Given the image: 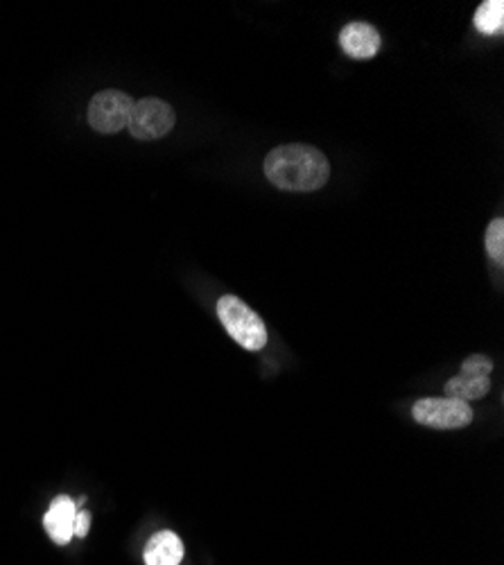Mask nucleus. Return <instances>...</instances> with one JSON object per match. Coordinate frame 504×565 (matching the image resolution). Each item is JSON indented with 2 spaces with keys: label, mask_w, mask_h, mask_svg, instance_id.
I'll return each instance as SVG.
<instances>
[{
  "label": "nucleus",
  "mask_w": 504,
  "mask_h": 565,
  "mask_svg": "<svg viewBox=\"0 0 504 565\" xmlns=\"http://www.w3.org/2000/svg\"><path fill=\"white\" fill-rule=\"evenodd\" d=\"M265 177L274 188L288 193H312L331 179V163L322 150L303 143L274 148L265 157Z\"/></svg>",
  "instance_id": "1"
},
{
  "label": "nucleus",
  "mask_w": 504,
  "mask_h": 565,
  "mask_svg": "<svg viewBox=\"0 0 504 565\" xmlns=\"http://www.w3.org/2000/svg\"><path fill=\"white\" fill-rule=\"evenodd\" d=\"M217 317L226 333L247 351H262L267 344V326L243 299L224 295L217 301Z\"/></svg>",
  "instance_id": "2"
},
{
  "label": "nucleus",
  "mask_w": 504,
  "mask_h": 565,
  "mask_svg": "<svg viewBox=\"0 0 504 565\" xmlns=\"http://www.w3.org/2000/svg\"><path fill=\"white\" fill-rule=\"evenodd\" d=\"M411 416L419 426L432 430H462L471 426L475 412L469 403L457 398H421L411 407Z\"/></svg>",
  "instance_id": "3"
},
{
  "label": "nucleus",
  "mask_w": 504,
  "mask_h": 565,
  "mask_svg": "<svg viewBox=\"0 0 504 565\" xmlns=\"http://www.w3.org/2000/svg\"><path fill=\"white\" fill-rule=\"evenodd\" d=\"M133 100L122 90H100L88 103V125L100 134H118L129 125Z\"/></svg>",
  "instance_id": "4"
},
{
  "label": "nucleus",
  "mask_w": 504,
  "mask_h": 565,
  "mask_svg": "<svg viewBox=\"0 0 504 565\" xmlns=\"http://www.w3.org/2000/svg\"><path fill=\"white\" fill-rule=\"evenodd\" d=\"M174 120V109L168 103L159 98H143L133 103L127 129L136 140H157L172 131Z\"/></svg>",
  "instance_id": "5"
},
{
  "label": "nucleus",
  "mask_w": 504,
  "mask_h": 565,
  "mask_svg": "<svg viewBox=\"0 0 504 565\" xmlns=\"http://www.w3.org/2000/svg\"><path fill=\"white\" fill-rule=\"evenodd\" d=\"M340 45L353 60H372L378 55L383 39L380 32L369 23H348L340 32Z\"/></svg>",
  "instance_id": "6"
},
{
  "label": "nucleus",
  "mask_w": 504,
  "mask_h": 565,
  "mask_svg": "<svg viewBox=\"0 0 504 565\" xmlns=\"http://www.w3.org/2000/svg\"><path fill=\"white\" fill-rule=\"evenodd\" d=\"M77 504L68 495H57L43 518V527L57 545H68L75 536Z\"/></svg>",
  "instance_id": "7"
},
{
  "label": "nucleus",
  "mask_w": 504,
  "mask_h": 565,
  "mask_svg": "<svg viewBox=\"0 0 504 565\" xmlns=\"http://www.w3.org/2000/svg\"><path fill=\"white\" fill-rule=\"evenodd\" d=\"M183 543L174 532H157L146 547V565H179L183 561Z\"/></svg>",
  "instance_id": "8"
},
{
  "label": "nucleus",
  "mask_w": 504,
  "mask_h": 565,
  "mask_svg": "<svg viewBox=\"0 0 504 565\" xmlns=\"http://www.w3.org/2000/svg\"><path fill=\"white\" fill-rule=\"evenodd\" d=\"M446 396L457 398V401H480L491 392V379L486 375H469V373H457L454 379L446 383Z\"/></svg>",
  "instance_id": "9"
},
{
  "label": "nucleus",
  "mask_w": 504,
  "mask_h": 565,
  "mask_svg": "<svg viewBox=\"0 0 504 565\" xmlns=\"http://www.w3.org/2000/svg\"><path fill=\"white\" fill-rule=\"evenodd\" d=\"M504 23V3L502 0H486L475 12V28L478 32L491 36V34H500Z\"/></svg>",
  "instance_id": "10"
},
{
  "label": "nucleus",
  "mask_w": 504,
  "mask_h": 565,
  "mask_svg": "<svg viewBox=\"0 0 504 565\" xmlns=\"http://www.w3.org/2000/svg\"><path fill=\"white\" fill-rule=\"evenodd\" d=\"M486 254L497 263H502V258H504V222H502V217L493 220L486 228Z\"/></svg>",
  "instance_id": "11"
},
{
  "label": "nucleus",
  "mask_w": 504,
  "mask_h": 565,
  "mask_svg": "<svg viewBox=\"0 0 504 565\" xmlns=\"http://www.w3.org/2000/svg\"><path fill=\"white\" fill-rule=\"evenodd\" d=\"M491 371H493V362L482 353L469 355L462 364V373H469V375H486V379H491Z\"/></svg>",
  "instance_id": "12"
},
{
  "label": "nucleus",
  "mask_w": 504,
  "mask_h": 565,
  "mask_svg": "<svg viewBox=\"0 0 504 565\" xmlns=\"http://www.w3.org/2000/svg\"><path fill=\"white\" fill-rule=\"evenodd\" d=\"M88 525H90V513L88 511H77V515H75V536L84 539L88 534Z\"/></svg>",
  "instance_id": "13"
}]
</instances>
